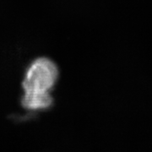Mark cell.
<instances>
[{
  "mask_svg": "<svg viewBox=\"0 0 152 152\" xmlns=\"http://www.w3.org/2000/svg\"><path fill=\"white\" fill-rule=\"evenodd\" d=\"M58 78V69L52 60L40 58L33 61L26 69L22 84V107L32 112L50 108L53 103L51 91Z\"/></svg>",
  "mask_w": 152,
  "mask_h": 152,
  "instance_id": "obj_1",
  "label": "cell"
}]
</instances>
